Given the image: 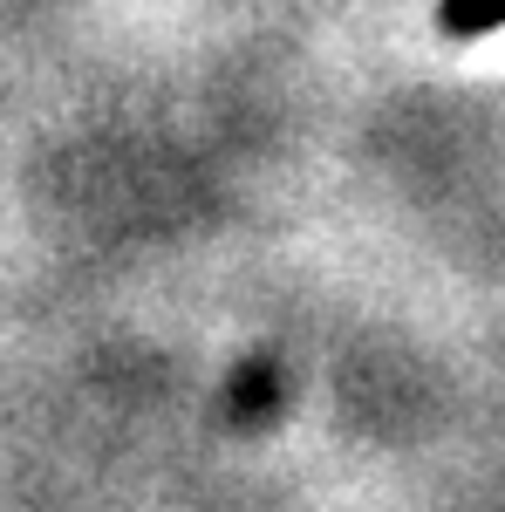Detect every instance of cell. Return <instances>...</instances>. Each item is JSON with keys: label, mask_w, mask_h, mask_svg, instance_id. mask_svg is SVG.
I'll return each instance as SVG.
<instances>
[{"label": "cell", "mask_w": 505, "mask_h": 512, "mask_svg": "<svg viewBox=\"0 0 505 512\" xmlns=\"http://www.w3.org/2000/svg\"><path fill=\"white\" fill-rule=\"evenodd\" d=\"M437 28L458 35V41L499 35V28H505V0H437Z\"/></svg>", "instance_id": "obj_1"}]
</instances>
